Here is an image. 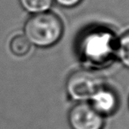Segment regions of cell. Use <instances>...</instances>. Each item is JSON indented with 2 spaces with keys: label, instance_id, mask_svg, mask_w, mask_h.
<instances>
[{
  "label": "cell",
  "instance_id": "obj_2",
  "mask_svg": "<svg viewBox=\"0 0 129 129\" xmlns=\"http://www.w3.org/2000/svg\"><path fill=\"white\" fill-rule=\"evenodd\" d=\"M63 31L62 21L51 11L30 15L24 25V35L31 45L40 48L56 44L62 37Z\"/></svg>",
  "mask_w": 129,
  "mask_h": 129
},
{
  "label": "cell",
  "instance_id": "obj_9",
  "mask_svg": "<svg viewBox=\"0 0 129 129\" xmlns=\"http://www.w3.org/2000/svg\"><path fill=\"white\" fill-rule=\"evenodd\" d=\"M83 0H54V3H56L58 5H60L62 8L71 9L77 6L78 5L82 3Z\"/></svg>",
  "mask_w": 129,
  "mask_h": 129
},
{
  "label": "cell",
  "instance_id": "obj_7",
  "mask_svg": "<svg viewBox=\"0 0 129 129\" xmlns=\"http://www.w3.org/2000/svg\"><path fill=\"white\" fill-rule=\"evenodd\" d=\"M31 43L26 37L22 34H18L12 38L10 42V50L17 57L26 56L31 50Z\"/></svg>",
  "mask_w": 129,
  "mask_h": 129
},
{
  "label": "cell",
  "instance_id": "obj_3",
  "mask_svg": "<svg viewBox=\"0 0 129 129\" xmlns=\"http://www.w3.org/2000/svg\"><path fill=\"white\" fill-rule=\"evenodd\" d=\"M101 87L103 84L100 77L88 70L76 71L69 76L66 82L68 95L79 103L90 100Z\"/></svg>",
  "mask_w": 129,
  "mask_h": 129
},
{
  "label": "cell",
  "instance_id": "obj_6",
  "mask_svg": "<svg viewBox=\"0 0 129 129\" xmlns=\"http://www.w3.org/2000/svg\"><path fill=\"white\" fill-rule=\"evenodd\" d=\"M20 7L30 15L48 12L51 9L54 0H18Z\"/></svg>",
  "mask_w": 129,
  "mask_h": 129
},
{
  "label": "cell",
  "instance_id": "obj_5",
  "mask_svg": "<svg viewBox=\"0 0 129 129\" xmlns=\"http://www.w3.org/2000/svg\"><path fill=\"white\" fill-rule=\"evenodd\" d=\"M90 104L101 115H111L118 107V98L112 90L101 87L90 99Z\"/></svg>",
  "mask_w": 129,
  "mask_h": 129
},
{
  "label": "cell",
  "instance_id": "obj_4",
  "mask_svg": "<svg viewBox=\"0 0 129 129\" xmlns=\"http://www.w3.org/2000/svg\"><path fill=\"white\" fill-rule=\"evenodd\" d=\"M68 119L72 129H102L104 126V117L86 102L74 105Z\"/></svg>",
  "mask_w": 129,
  "mask_h": 129
},
{
  "label": "cell",
  "instance_id": "obj_8",
  "mask_svg": "<svg viewBox=\"0 0 129 129\" xmlns=\"http://www.w3.org/2000/svg\"><path fill=\"white\" fill-rule=\"evenodd\" d=\"M116 55L121 63L129 68V31L122 34L116 43Z\"/></svg>",
  "mask_w": 129,
  "mask_h": 129
},
{
  "label": "cell",
  "instance_id": "obj_1",
  "mask_svg": "<svg viewBox=\"0 0 129 129\" xmlns=\"http://www.w3.org/2000/svg\"><path fill=\"white\" fill-rule=\"evenodd\" d=\"M77 48L83 62L93 67H103L116 54L115 37L106 28H96L83 34Z\"/></svg>",
  "mask_w": 129,
  "mask_h": 129
}]
</instances>
